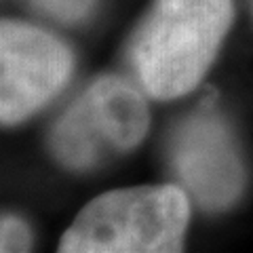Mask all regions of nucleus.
<instances>
[{"label": "nucleus", "instance_id": "f257e3e1", "mask_svg": "<svg viewBox=\"0 0 253 253\" xmlns=\"http://www.w3.org/2000/svg\"><path fill=\"white\" fill-rule=\"evenodd\" d=\"M232 0H154L129 57L150 97L175 99L207 74L230 30Z\"/></svg>", "mask_w": 253, "mask_h": 253}, {"label": "nucleus", "instance_id": "7ed1b4c3", "mask_svg": "<svg viewBox=\"0 0 253 253\" xmlns=\"http://www.w3.org/2000/svg\"><path fill=\"white\" fill-rule=\"evenodd\" d=\"M150 126L146 99L121 76H99L66 108L51 131V152L70 171H91L131 152Z\"/></svg>", "mask_w": 253, "mask_h": 253}, {"label": "nucleus", "instance_id": "39448f33", "mask_svg": "<svg viewBox=\"0 0 253 253\" xmlns=\"http://www.w3.org/2000/svg\"><path fill=\"white\" fill-rule=\"evenodd\" d=\"M171 167L205 211H224L245 188L243 158L230 126L211 108L188 116L171 139Z\"/></svg>", "mask_w": 253, "mask_h": 253}, {"label": "nucleus", "instance_id": "0eeeda50", "mask_svg": "<svg viewBox=\"0 0 253 253\" xmlns=\"http://www.w3.org/2000/svg\"><path fill=\"white\" fill-rule=\"evenodd\" d=\"M32 249V234L23 219L11 213L2 215L0 224V251L13 253V251H30Z\"/></svg>", "mask_w": 253, "mask_h": 253}, {"label": "nucleus", "instance_id": "423d86ee", "mask_svg": "<svg viewBox=\"0 0 253 253\" xmlns=\"http://www.w3.org/2000/svg\"><path fill=\"white\" fill-rule=\"evenodd\" d=\"M34 11L59 23H81L93 13L97 0H26Z\"/></svg>", "mask_w": 253, "mask_h": 253}, {"label": "nucleus", "instance_id": "20e7f679", "mask_svg": "<svg viewBox=\"0 0 253 253\" xmlns=\"http://www.w3.org/2000/svg\"><path fill=\"white\" fill-rule=\"evenodd\" d=\"M74 55L49 32L23 21L0 26V118L4 126L36 114L70 81Z\"/></svg>", "mask_w": 253, "mask_h": 253}, {"label": "nucleus", "instance_id": "f03ea898", "mask_svg": "<svg viewBox=\"0 0 253 253\" xmlns=\"http://www.w3.org/2000/svg\"><path fill=\"white\" fill-rule=\"evenodd\" d=\"M190 201L173 184L104 192L84 205L59 241L61 253H175Z\"/></svg>", "mask_w": 253, "mask_h": 253}]
</instances>
